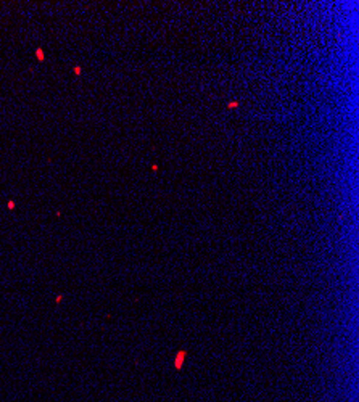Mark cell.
<instances>
[{
    "instance_id": "cell-1",
    "label": "cell",
    "mask_w": 359,
    "mask_h": 402,
    "mask_svg": "<svg viewBox=\"0 0 359 402\" xmlns=\"http://www.w3.org/2000/svg\"><path fill=\"white\" fill-rule=\"evenodd\" d=\"M36 55H37V60H40V61L45 58V57H44V50H42V48H37V50H36Z\"/></svg>"
},
{
    "instance_id": "cell-2",
    "label": "cell",
    "mask_w": 359,
    "mask_h": 402,
    "mask_svg": "<svg viewBox=\"0 0 359 402\" xmlns=\"http://www.w3.org/2000/svg\"><path fill=\"white\" fill-rule=\"evenodd\" d=\"M74 74H81V68H79V66L74 68Z\"/></svg>"
},
{
    "instance_id": "cell-3",
    "label": "cell",
    "mask_w": 359,
    "mask_h": 402,
    "mask_svg": "<svg viewBox=\"0 0 359 402\" xmlns=\"http://www.w3.org/2000/svg\"><path fill=\"white\" fill-rule=\"evenodd\" d=\"M8 208H10V209L15 208V203H13V201H8Z\"/></svg>"
}]
</instances>
